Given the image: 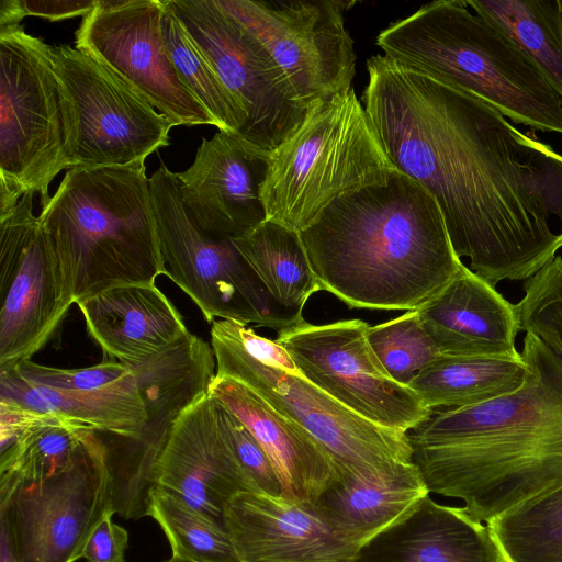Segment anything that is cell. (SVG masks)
Listing matches in <instances>:
<instances>
[{
    "instance_id": "obj_1",
    "label": "cell",
    "mask_w": 562,
    "mask_h": 562,
    "mask_svg": "<svg viewBox=\"0 0 562 562\" xmlns=\"http://www.w3.org/2000/svg\"><path fill=\"white\" fill-rule=\"evenodd\" d=\"M361 102L390 161L435 199L456 255L493 286L562 248V155L495 108L384 54Z\"/></svg>"
},
{
    "instance_id": "obj_2",
    "label": "cell",
    "mask_w": 562,
    "mask_h": 562,
    "mask_svg": "<svg viewBox=\"0 0 562 562\" xmlns=\"http://www.w3.org/2000/svg\"><path fill=\"white\" fill-rule=\"evenodd\" d=\"M517 391L441 409L408 432L429 493L485 521L562 486V358L526 333Z\"/></svg>"
},
{
    "instance_id": "obj_3",
    "label": "cell",
    "mask_w": 562,
    "mask_h": 562,
    "mask_svg": "<svg viewBox=\"0 0 562 562\" xmlns=\"http://www.w3.org/2000/svg\"><path fill=\"white\" fill-rule=\"evenodd\" d=\"M300 236L321 290L350 308L417 310L462 265L435 199L398 170L336 199Z\"/></svg>"
},
{
    "instance_id": "obj_4",
    "label": "cell",
    "mask_w": 562,
    "mask_h": 562,
    "mask_svg": "<svg viewBox=\"0 0 562 562\" xmlns=\"http://www.w3.org/2000/svg\"><path fill=\"white\" fill-rule=\"evenodd\" d=\"M38 218L71 305L167 276L144 164L68 169Z\"/></svg>"
},
{
    "instance_id": "obj_5",
    "label": "cell",
    "mask_w": 562,
    "mask_h": 562,
    "mask_svg": "<svg viewBox=\"0 0 562 562\" xmlns=\"http://www.w3.org/2000/svg\"><path fill=\"white\" fill-rule=\"evenodd\" d=\"M385 56L485 101L505 117L562 134V98L531 57L462 0H439L392 22Z\"/></svg>"
},
{
    "instance_id": "obj_6",
    "label": "cell",
    "mask_w": 562,
    "mask_h": 562,
    "mask_svg": "<svg viewBox=\"0 0 562 562\" xmlns=\"http://www.w3.org/2000/svg\"><path fill=\"white\" fill-rule=\"evenodd\" d=\"M395 170L352 88L317 100L270 153L261 188L266 218L300 233L336 199L386 183Z\"/></svg>"
},
{
    "instance_id": "obj_7",
    "label": "cell",
    "mask_w": 562,
    "mask_h": 562,
    "mask_svg": "<svg viewBox=\"0 0 562 562\" xmlns=\"http://www.w3.org/2000/svg\"><path fill=\"white\" fill-rule=\"evenodd\" d=\"M65 114L50 46L21 24L0 26V215L26 193L49 203L68 168Z\"/></svg>"
},
{
    "instance_id": "obj_8",
    "label": "cell",
    "mask_w": 562,
    "mask_h": 562,
    "mask_svg": "<svg viewBox=\"0 0 562 562\" xmlns=\"http://www.w3.org/2000/svg\"><path fill=\"white\" fill-rule=\"evenodd\" d=\"M155 221L167 277L216 318L281 330L304 322L302 310L280 305L231 238L204 233L188 214L176 173L160 167L149 178Z\"/></svg>"
},
{
    "instance_id": "obj_9",
    "label": "cell",
    "mask_w": 562,
    "mask_h": 562,
    "mask_svg": "<svg viewBox=\"0 0 562 562\" xmlns=\"http://www.w3.org/2000/svg\"><path fill=\"white\" fill-rule=\"evenodd\" d=\"M216 375L232 378L276 412L305 429L341 474L382 473L413 462L408 432L371 423L351 412L301 373L272 367L250 355L226 321L211 326Z\"/></svg>"
},
{
    "instance_id": "obj_10",
    "label": "cell",
    "mask_w": 562,
    "mask_h": 562,
    "mask_svg": "<svg viewBox=\"0 0 562 562\" xmlns=\"http://www.w3.org/2000/svg\"><path fill=\"white\" fill-rule=\"evenodd\" d=\"M67 130L68 169L136 166L169 145L173 124L100 63L69 45L50 46Z\"/></svg>"
},
{
    "instance_id": "obj_11",
    "label": "cell",
    "mask_w": 562,
    "mask_h": 562,
    "mask_svg": "<svg viewBox=\"0 0 562 562\" xmlns=\"http://www.w3.org/2000/svg\"><path fill=\"white\" fill-rule=\"evenodd\" d=\"M112 506L106 442L98 438L76 463L49 479H0V528L16 562H75Z\"/></svg>"
},
{
    "instance_id": "obj_12",
    "label": "cell",
    "mask_w": 562,
    "mask_h": 562,
    "mask_svg": "<svg viewBox=\"0 0 562 562\" xmlns=\"http://www.w3.org/2000/svg\"><path fill=\"white\" fill-rule=\"evenodd\" d=\"M361 319L303 322L278 331L300 373L338 403L376 425L409 432L432 414L409 386L394 381L368 340Z\"/></svg>"
},
{
    "instance_id": "obj_13",
    "label": "cell",
    "mask_w": 562,
    "mask_h": 562,
    "mask_svg": "<svg viewBox=\"0 0 562 562\" xmlns=\"http://www.w3.org/2000/svg\"><path fill=\"white\" fill-rule=\"evenodd\" d=\"M268 49L301 108L350 90L356 75L353 41L344 12L353 1L216 0Z\"/></svg>"
},
{
    "instance_id": "obj_14",
    "label": "cell",
    "mask_w": 562,
    "mask_h": 562,
    "mask_svg": "<svg viewBox=\"0 0 562 562\" xmlns=\"http://www.w3.org/2000/svg\"><path fill=\"white\" fill-rule=\"evenodd\" d=\"M247 115L243 139L271 153L302 123L282 69L261 42L216 0H166Z\"/></svg>"
},
{
    "instance_id": "obj_15",
    "label": "cell",
    "mask_w": 562,
    "mask_h": 562,
    "mask_svg": "<svg viewBox=\"0 0 562 562\" xmlns=\"http://www.w3.org/2000/svg\"><path fill=\"white\" fill-rule=\"evenodd\" d=\"M164 11L160 0H99L75 33L76 48L109 69L173 126H216L171 61L162 35Z\"/></svg>"
},
{
    "instance_id": "obj_16",
    "label": "cell",
    "mask_w": 562,
    "mask_h": 562,
    "mask_svg": "<svg viewBox=\"0 0 562 562\" xmlns=\"http://www.w3.org/2000/svg\"><path fill=\"white\" fill-rule=\"evenodd\" d=\"M33 193L0 215V371L30 360L59 330L71 304Z\"/></svg>"
},
{
    "instance_id": "obj_17",
    "label": "cell",
    "mask_w": 562,
    "mask_h": 562,
    "mask_svg": "<svg viewBox=\"0 0 562 562\" xmlns=\"http://www.w3.org/2000/svg\"><path fill=\"white\" fill-rule=\"evenodd\" d=\"M269 156L225 131L202 139L193 164L176 177L188 214L204 233L233 239L267 220L261 188Z\"/></svg>"
},
{
    "instance_id": "obj_18",
    "label": "cell",
    "mask_w": 562,
    "mask_h": 562,
    "mask_svg": "<svg viewBox=\"0 0 562 562\" xmlns=\"http://www.w3.org/2000/svg\"><path fill=\"white\" fill-rule=\"evenodd\" d=\"M154 480L225 530L227 502L238 493L254 492L223 434L216 402L207 392L173 420Z\"/></svg>"
},
{
    "instance_id": "obj_19",
    "label": "cell",
    "mask_w": 562,
    "mask_h": 562,
    "mask_svg": "<svg viewBox=\"0 0 562 562\" xmlns=\"http://www.w3.org/2000/svg\"><path fill=\"white\" fill-rule=\"evenodd\" d=\"M224 516L240 562H352L364 544L335 529L314 505L282 496L238 493Z\"/></svg>"
},
{
    "instance_id": "obj_20",
    "label": "cell",
    "mask_w": 562,
    "mask_h": 562,
    "mask_svg": "<svg viewBox=\"0 0 562 562\" xmlns=\"http://www.w3.org/2000/svg\"><path fill=\"white\" fill-rule=\"evenodd\" d=\"M441 355L519 357L518 304L505 300L463 263L436 295L417 308Z\"/></svg>"
},
{
    "instance_id": "obj_21",
    "label": "cell",
    "mask_w": 562,
    "mask_h": 562,
    "mask_svg": "<svg viewBox=\"0 0 562 562\" xmlns=\"http://www.w3.org/2000/svg\"><path fill=\"white\" fill-rule=\"evenodd\" d=\"M207 393L256 438L274 468L282 497L314 505L336 481V467L326 450L305 429L276 412L249 387L215 374Z\"/></svg>"
},
{
    "instance_id": "obj_22",
    "label": "cell",
    "mask_w": 562,
    "mask_h": 562,
    "mask_svg": "<svg viewBox=\"0 0 562 562\" xmlns=\"http://www.w3.org/2000/svg\"><path fill=\"white\" fill-rule=\"evenodd\" d=\"M352 562H507L490 528L463 507L425 496L358 551Z\"/></svg>"
},
{
    "instance_id": "obj_23",
    "label": "cell",
    "mask_w": 562,
    "mask_h": 562,
    "mask_svg": "<svg viewBox=\"0 0 562 562\" xmlns=\"http://www.w3.org/2000/svg\"><path fill=\"white\" fill-rule=\"evenodd\" d=\"M76 305L90 337L120 362L160 352L190 333L177 307L155 284L113 288Z\"/></svg>"
},
{
    "instance_id": "obj_24",
    "label": "cell",
    "mask_w": 562,
    "mask_h": 562,
    "mask_svg": "<svg viewBox=\"0 0 562 562\" xmlns=\"http://www.w3.org/2000/svg\"><path fill=\"white\" fill-rule=\"evenodd\" d=\"M127 363L132 373L116 384L94 391H61L34 385L13 370L0 371V401L36 413H55L103 434L145 440L148 407L140 360Z\"/></svg>"
},
{
    "instance_id": "obj_25",
    "label": "cell",
    "mask_w": 562,
    "mask_h": 562,
    "mask_svg": "<svg viewBox=\"0 0 562 562\" xmlns=\"http://www.w3.org/2000/svg\"><path fill=\"white\" fill-rule=\"evenodd\" d=\"M429 494L412 462L382 473L337 475L314 506L335 529L366 543Z\"/></svg>"
},
{
    "instance_id": "obj_26",
    "label": "cell",
    "mask_w": 562,
    "mask_h": 562,
    "mask_svg": "<svg viewBox=\"0 0 562 562\" xmlns=\"http://www.w3.org/2000/svg\"><path fill=\"white\" fill-rule=\"evenodd\" d=\"M528 366L522 356L440 355L409 383L425 405L452 409L477 405L522 386Z\"/></svg>"
},
{
    "instance_id": "obj_27",
    "label": "cell",
    "mask_w": 562,
    "mask_h": 562,
    "mask_svg": "<svg viewBox=\"0 0 562 562\" xmlns=\"http://www.w3.org/2000/svg\"><path fill=\"white\" fill-rule=\"evenodd\" d=\"M232 241L280 305L303 311L322 291L299 232L266 220Z\"/></svg>"
},
{
    "instance_id": "obj_28",
    "label": "cell",
    "mask_w": 562,
    "mask_h": 562,
    "mask_svg": "<svg viewBox=\"0 0 562 562\" xmlns=\"http://www.w3.org/2000/svg\"><path fill=\"white\" fill-rule=\"evenodd\" d=\"M468 7L515 41L562 98L560 0H467Z\"/></svg>"
},
{
    "instance_id": "obj_29",
    "label": "cell",
    "mask_w": 562,
    "mask_h": 562,
    "mask_svg": "<svg viewBox=\"0 0 562 562\" xmlns=\"http://www.w3.org/2000/svg\"><path fill=\"white\" fill-rule=\"evenodd\" d=\"M486 525L507 562H562V486Z\"/></svg>"
},
{
    "instance_id": "obj_30",
    "label": "cell",
    "mask_w": 562,
    "mask_h": 562,
    "mask_svg": "<svg viewBox=\"0 0 562 562\" xmlns=\"http://www.w3.org/2000/svg\"><path fill=\"white\" fill-rule=\"evenodd\" d=\"M161 27L171 61L187 89L209 111L218 131L243 137L247 115L194 44L172 10L164 1Z\"/></svg>"
},
{
    "instance_id": "obj_31",
    "label": "cell",
    "mask_w": 562,
    "mask_h": 562,
    "mask_svg": "<svg viewBox=\"0 0 562 562\" xmlns=\"http://www.w3.org/2000/svg\"><path fill=\"white\" fill-rule=\"evenodd\" d=\"M148 516L160 525L173 557L191 562H240L227 530L158 485L150 493Z\"/></svg>"
},
{
    "instance_id": "obj_32",
    "label": "cell",
    "mask_w": 562,
    "mask_h": 562,
    "mask_svg": "<svg viewBox=\"0 0 562 562\" xmlns=\"http://www.w3.org/2000/svg\"><path fill=\"white\" fill-rule=\"evenodd\" d=\"M368 340L391 378L406 386L441 355L417 310L369 327Z\"/></svg>"
},
{
    "instance_id": "obj_33",
    "label": "cell",
    "mask_w": 562,
    "mask_h": 562,
    "mask_svg": "<svg viewBox=\"0 0 562 562\" xmlns=\"http://www.w3.org/2000/svg\"><path fill=\"white\" fill-rule=\"evenodd\" d=\"M524 292L518 303L521 329L562 358V256L527 279Z\"/></svg>"
},
{
    "instance_id": "obj_34",
    "label": "cell",
    "mask_w": 562,
    "mask_h": 562,
    "mask_svg": "<svg viewBox=\"0 0 562 562\" xmlns=\"http://www.w3.org/2000/svg\"><path fill=\"white\" fill-rule=\"evenodd\" d=\"M13 370L29 383L61 391L101 390L116 384L132 373L127 363L112 359L80 369L47 367L30 359Z\"/></svg>"
},
{
    "instance_id": "obj_35",
    "label": "cell",
    "mask_w": 562,
    "mask_h": 562,
    "mask_svg": "<svg viewBox=\"0 0 562 562\" xmlns=\"http://www.w3.org/2000/svg\"><path fill=\"white\" fill-rule=\"evenodd\" d=\"M216 405L223 434L252 491L270 496H282L274 468L256 438L234 414L218 402Z\"/></svg>"
},
{
    "instance_id": "obj_36",
    "label": "cell",
    "mask_w": 562,
    "mask_h": 562,
    "mask_svg": "<svg viewBox=\"0 0 562 562\" xmlns=\"http://www.w3.org/2000/svg\"><path fill=\"white\" fill-rule=\"evenodd\" d=\"M99 0H2L0 3V26L20 24L27 16H40L48 21H60L85 16Z\"/></svg>"
},
{
    "instance_id": "obj_37",
    "label": "cell",
    "mask_w": 562,
    "mask_h": 562,
    "mask_svg": "<svg viewBox=\"0 0 562 562\" xmlns=\"http://www.w3.org/2000/svg\"><path fill=\"white\" fill-rule=\"evenodd\" d=\"M113 514H105L87 540L82 558L88 562H126L128 533L112 521Z\"/></svg>"
},
{
    "instance_id": "obj_38",
    "label": "cell",
    "mask_w": 562,
    "mask_h": 562,
    "mask_svg": "<svg viewBox=\"0 0 562 562\" xmlns=\"http://www.w3.org/2000/svg\"><path fill=\"white\" fill-rule=\"evenodd\" d=\"M226 324L240 345L255 358L288 372L300 373L288 351L276 340L256 334L246 325L233 321H226Z\"/></svg>"
},
{
    "instance_id": "obj_39",
    "label": "cell",
    "mask_w": 562,
    "mask_h": 562,
    "mask_svg": "<svg viewBox=\"0 0 562 562\" xmlns=\"http://www.w3.org/2000/svg\"><path fill=\"white\" fill-rule=\"evenodd\" d=\"M0 562H16L7 537L0 532Z\"/></svg>"
},
{
    "instance_id": "obj_40",
    "label": "cell",
    "mask_w": 562,
    "mask_h": 562,
    "mask_svg": "<svg viewBox=\"0 0 562 562\" xmlns=\"http://www.w3.org/2000/svg\"><path fill=\"white\" fill-rule=\"evenodd\" d=\"M162 562H191V561L182 560V559L171 555V558H169L168 560H165Z\"/></svg>"
},
{
    "instance_id": "obj_41",
    "label": "cell",
    "mask_w": 562,
    "mask_h": 562,
    "mask_svg": "<svg viewBox=\"0 0 562 562\" xmlns=\"http://www.w3.org/2000/svg\"><path fill=\"white\" fill-rule=\"evenodd\" d=\"M560 1H561V5H562V0H560Z\"/></svg>"
}]
</instances>
